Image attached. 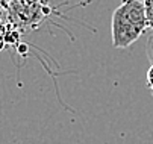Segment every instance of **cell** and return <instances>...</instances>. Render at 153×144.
<instances>
[{"instance_id":"1","label":"cell","mask_w":153,"mask_h":144,"mask_svg":"<svg viewBox=\"0 0 153 144\" xmlns=\"http://www.w3.org/2000/svg\"><path fill=\"white\" fill-rule=\"evenodd\" d=\"M147 20L143 0H121L114 9L111 36L115 49H127L146 32Z\"/></svg>"},{"instance_id":"2","label":"cell","mask_w":153,"mask_h":144,"mask_svg":"<svg viewBox=\"0 0 153 144\" xmlns=\"http://www.w3.org/2000/svg\"><path fill=\"white\" fill-rule=\"evenodd\" d=\"M144 9H146V20H147V27L153 30V0H143Z\"/></svg>"},{"instance_id":"3","label":"cell","mask_w":153,"mask_h":144,"mask_svg":"<svg viewBox=\"0 0 153 144\" xmlns=\"http://www.w3.org/2000/svg\"><path fill=\"white\" fill-rule=\"evenodd\" d=\"M146 55L150 61V64L153 62V32L149 35L147 38V43H146Z\"/></svg>"},{"instance_id":"4","label":"cell","mask_w":153,"mask_h":144,"mask_svg":"<svg viewBox=\"0 0 153 144\" xmlns=\"http://www.w3.org/2000/svg\"><path fill=\"white\" fill-rule=\"evenodd\" d=\"M9 0H0V22L8 17V9H9Z\"/></svg>"},{"instance_id":"5","label":"cell","mask_w":153,"mask_h":144,"mask_svg":"<svg viewBox=\"0 0 153 144\" xmlns=\"http://www.w3.org/2000/svg\"><path fill=\"white\" fill-rule=\"evenodd\" d=\"M147 87H149V90L153 93V62L150 64L149 71H147Z\"/></svg>"},{"instance_id":"6","label":"cell","mask_w":153,"mask_h":144,"mask_svg":"<svg viewBox=\"0 0 153 144\" xmlns=\"http://www.w3.org/2000/svg\"><path fill=\"white\" fill-rule=\"evenodd\" d=\"M5 47V38L2 36V35H0V50H2Z\"/></svg>"}]
</instances>
